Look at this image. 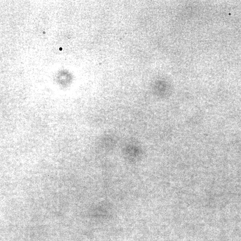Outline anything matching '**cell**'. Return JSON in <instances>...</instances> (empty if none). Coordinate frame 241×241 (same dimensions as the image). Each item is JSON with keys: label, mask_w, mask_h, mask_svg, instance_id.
Listing matches in <instances>:
<instances>
[{"label": "cell", "mask_w": 241, "mask_h": 241, "mask_svg": "<svg viewBox=\"0 0 241 241\" xmlns=\"http://www.w3.org/2000/svg\"><path fill=\"white\" fill-rule=\"evenodd\" d=\"M60 50H62V48H60Z\"/></svg>", "instance_id": "1"}]
</instances>
